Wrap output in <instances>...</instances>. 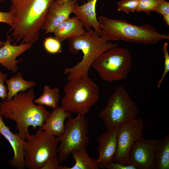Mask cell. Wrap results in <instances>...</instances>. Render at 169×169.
Wrapping results in <instances>:
<instances>
[{
    "instance_id": "23",
    "label": "cell",
    "mask_w": 169,
    "mask_h": 169,
    "mask_svg": "<svg viewBox=\"0 0 169 169\" xmlns=\"http://www.w3.org/2000/svg\"><path fill=\"white\" fill-rule=\"evenodd\" d=\"M43 46L46 51L50 54H54L61 52V42L55 37L51 36L45 38Z\"/></svg>"
},
{
    "instance_id": "7",
    "label": "cell",
    "mask_w": 169,
    "mask_h": 169,
    "mask_svg": "<svg viewBox=\"0 0 169 169\" xmlns=\"http://www.w3.org/2000/svg\"><path fill=\"white\" fill-rule=\"evenodd\" d=\"M60 138L39 128L36 133L24 141V156L26 167L42 169L48 161L58 158L57 146Z\"/></svg>"
},
{
    "instance_id": "28",
    "label": "cell",
    "mask_w": 169,
    "mask_h": 169,
    "mask_svg": "<svg viewBox=\"0 0 169 169\" xmlns=\"http://www.w3.org/2000/svg\"><path fill=\"white\" fill-rule=\"evenodd\" d=\"M154 11L163 16L169 15V2L165 0H161Z\"/></svg>"
},
{
    "instance_id": "3",
    "label": "cell",
    "mask_w": 169,
    "mask_h": 169,
    "mask_svg": "<svg viewBox=\"0 0 169 169\" xmlns=\"http://www.w3.org/2000/svg\"><path fill=\"white\" fill-rule=\"evenodd\" d=\"M98 19L102 30L101 37L109 41H123L151 45L169 39L168 35L160 33L149 24L136 25L121 19L102 16H99Z\"/></svg>"
},
{
    "instance_id": "17",
    "label": "cell",
    "mask_w": 169,
    "mask_h": 169,
    "mask_svg": "<svg viewBox=\"0 0 169 169\" xmlns=\"http://www.w3.org/2000/svg\"><path fill=\"white\" fill-rule=\"evenodd\" d=\"M71 117V113L65 111L61 106H58L54 109L49 116L40 128L43 131L60 138L64 131L65 120Z\"/></svg>"
},
{
    "instance_id": "32",
    "label": "cell",
    "mask_w": 169,
    "mask_h": 169,
    "mask_svg": "<svg viewBox=\"0 0 169 169\" xmlns=\"http://www.w3.org/2000/svg\"><path fill=\"white\" fill-rule=\"evenodd\" d=\"M163 16V19L166 25L169 26V15H164Z\"/></svg>"
},
{
    "instance_id": "34",
    "label": "cell",
    "mask_w": 169,
    "mask_h": 169,
    "mask_svg": "<svg viewBox=\"0 0 169 169\" xmlns=\"http://www.w3.org/2000/svg\"><path fill=\"white\" fill-rule=\"evenodd\" d=\"M4 43L5 41H0V48L4 45Z\"/></svg>"
},
{
    "instance_id": "19",
    "label": "cell",
    "mask_w": 169,
    "mask_h": 169,
    "mask_svg": "<svg viewBox=\"0 0 169 169\" xmlns=\"http://www.w3.org/2000/svg\"><path fill=\"white\" fill-rule=\"evenodd\" d=\"M8 90L7 99H10L18 93L25 92L28 90L33 88L36 83L33 81H27L24 79L21 72H18L5 81Z\"/></svg>"
},
{
    "instance_id": "29",
    "label": "cell",
    "mask_w": 169,
    "mask_h": 169,
    "mask_svg": "<svg viewBox=\"0 0 169 169\" xmlns=\"http://www.w3.org/2000/svg\"><path fill=\"white\" fill-rule=\"evenodd\" d=\"M14 18L10 12H4L0 11V22L8 24L11 28L13 23Z\"/></svg>"
},
{
    "instance_id": "18",
    "label": "cell",
    "mask_w": 169,
    "mask_h": 169,
    "mask_svg": "<svg viewBox=\"0 0 169 169\" xmlns=\"http://www.w3.org/2000/svg\"><path fill=\"white\" fill-rule=\"evenodd\" d=\"M86 30L78 18L69 17L61 23L53 33L54 37L60 42L83 35Z\"/></svg>"
},
{
    "instance_id": "12",
    "label": "cell",
    "mask_w": 169,
    "mask_h": 169,
    "mask_svg": "<svg viewBox=\"0 0 169 169\" xmlns=\"http://www.w3.org/2000/svg\"><path fill=\"white\" fill-rule=\"evenodd\" d=\"M119 127L106 130L97 139L98 144L97 150L99 155L96 162L99 168H106L110 163L114 161L117 148V137Z\"/></svg>"
},
{
    "instance_id": "14",
    "label": "cell",
    "mask_w": 169,
    "mask_h": 169,
    "mask_svg": "<svg viewBox=\"0 0 169 169\" xmlns=\"http://www.w3.org/2000/svg\"><path fill=\"white\" fill-rule=\"evenodd\" d=\"M77 0H68L61 3L55 1L50 7L47 16L44 29L45 33H53L62 23L73 13Z\"/></svg>"
},
{
    "instance_id": "22",
    "label": "cell",
    "mask_w": 169,
    "mask_h": 169,
    "mask_svg": "<svg viewBox=\"0 0 169 169\" xmlns=\"http://www.w3.org/2000/svg\"><path fill=\"white\" fill-rule=\"evenodd\" d=\"M59 100V90L58 88L51 89L47 85L44 88L42 94L38 98L34 100V102L38 105H46L54 109L57 107Z\"/></svg>"
},
{
    "instance_id": "1",
    "label": "cell",
    "mask_w": 169,
    "mask_h": 169,
    "mask_svg": "<svg viewBox=\"0 0 169 169\" xmlns=\"http://www.w3.org/2000/svg\"><path fill=\"white\" fill-rule=\"evenodd\" d=\"M11 2L9 12L13 23L8 33H11L14 45L33 43L39 39L43 30L49 8L55 0H1Z\"/></svg>"
},
{
    "instance_id": "24",
    "label": "cell",
    "mask_w": 169,
    "mask_h": 169,
    "mask_svg": "<svg viewBox=\"0 0 169 169\" xmlns=\"http://www.w3.org/2000/svg\"><path fill=\"white\" fill-rule=\"evenodd\" d=\"M161 0H138V5L136 12H144L150 14L151 12L155 11Z\"/></svg>"
},
{
    "instance_id": "25",
    "label": "cell",
    "mask_w": 169,
    "mask_h": 169,
    "mask_svg": "<svg viewBox=\"0 0 169 169\" xmlns=\"http://www.w3.org/2000/svg\"><path fill=\"white\" fill-rule=\"evenodd\" d=\"M138 0H120L117 3V10L126 13L136 12Z\"/></svg>"
},
{
    "instance_id": "33",
    "label": "cell",
    "mask_w": 169,
    "mask_h": 169,
    "mask_svg": "<svg viewBox=\"0 0 169 169\" xmlns=\"http://www.w3.org/2000/svg\"><path fill=\"white\" fill-rule=\"evenodd\" d=\"M68 0H55V2L58 3H61L63 2H64ZM83 1H85L87 0H82Z\"/></svg>"
},
{
    "instance_id": "5",
    "label": "cell",
    "mask_w": 169,
    "mask_h": 169,
    "mask_svg": "<svg viewBox=\"0 0 169 169\" xmlns=\"http://www.w3.org/2000/svg\"><path fill=\"white\" fill-rule=\"evenodd\" d=\"M64 92L61 106L66 111L82 115L89 112L100 97L98 86L88 75L68 81Z\"/></svg>"
},
{
    "instance_id": "26",
    "label": "cell",
    "mask_w": 169,
    "mask_h": 169,
    "mask_svg": "<svg viewBox=\"0 0 169 169\" xmlns=\"http://www.w3.org/2000/svg\"><path fill=\"white\" fill-rule=\"evenodd\" d=\"M168 43L166 42L164 43L163 46L162 51L164 59V68L163 74L158 82L157 86L158 88H160L166 75L169 71V54L168 50Z\"/></svg>"
},
{
    "instance_id": "15",
    "label": "cell",
    "mask_w": 169,
    "mask_h": 169,
    "mask_svg": "<svg viewBox=\"0 0 169 169\" xmlns=\"http://www.w3.org/2000/svg\"><path fill=\"white\" fill-rule=\"evenodd\" d=\"M0 133L9 143L13 151L12 158L8 163L13 167L17 169L26 168L24 156L23 144L24 140L16 133H12L4 122L0 114Z\"/></svg>"
},
{
    "instance_id": "8",
    "label": "cell",
    "mask_w": 169,
    "mask_h": 169,
    "mask_svg": "<svg viewBox=\"0 0 169 169\" xmlns=\"http://www.w3.org/2000/svg\"><path fill=\"white\" fill-rule=\"evenodd\" d=\"M132 64V56L129 50L117 46L101 54L91 66L102 79L111 82L125 79L131 72Z\"/></svg>"
},
{
    "instance_id": "4",
    "label": "cell",
    "mask_w": 169,
    "mask_h": 169,
    "mask_svg": "<svg viewBox=\"0 0 169 169\" xmlns=\"http://www.w3.org/2000/svg\"><path fill=\"white\" fill-rule=\"evenodd\" d=\"M69 50L74 54L81 51L83 53L82 60L74 66L65 68L63 74L67 75L68 81L81 76L88 75L90 67L95 60L108 49L117 46L105 39L94 30H86L83 35L67 40Z\"/></svg>"
},
{
    "instance_id": "20",
    "label": "cell",
    "mask_w": 169,
    "mask_h": 169,
    "mask_svg": "<svg viewBox=\"0 0 169 169\" xmlns=\"http://www.w3.org/2000/svg\"><path fill=\"white\" fill-rule=\"evenodd\" d=\"M156 169H169V135L158 140L154 151Z\"/></svg>"
},
{
    "instance_id": "27",
    "label": "cell",
    "mask_w": 169,
    "mask_h": 169,
    "mask_svg": "<svg viewBox=\"0 0 169 169\" xmlns=\"http://www.w3.org/2000/svg\"><path fill=\"white\" fill-rule=\"evenodd\" d=\"M8 75L0 71V98L3 100L8 96V90L5 83L7 79Z\"/></svg>"
},
{
    "instance_id": "11",
    "label": "cell",
    "mask_w": 169,
    "mask_h": 169,
    "mask_svg": "<svg viewBox=\"0 0 169 169\" xmlns=\"http://www.w3.org/2000/svg\"><path fill=\"white\" fill-rule=\"evenodd\" d=\"M158 140L142 137L136 140L130 151L128 164L134 165L137 169H156L154 151Z\"/></svg>"
},
{
    "instance_id": "9",
    "label": "cell",
    "mask_w": 169,
    "mask_h": 169,
    "mask_svg": "<svg viewBox=\"0 0 169 169\" xmlns=\"http://www.w3.org/2000/svg\"><path fill=\"white\" fill-rule=\"evenodd\" d=\"M89 126L85 115L78 114L74 118H69L65 123V130L60 137L58 148L59 163L65 161L74 150L87 148L90 144L88 136Z\"/></svg>"
},
{
    "instance_id": "31",
    "label": "cell",
    "mask_w": 169,
    "mask_h": 169,
    "mask_svg": "<svg viewBox=\"0 0 169 169\" xmlns=\"http://www.w3.org/2000/svg\"><path fill=\"white\" fill-rule=\"evenodd\" d=\"M58 159L49 161L44 165L42 169H64L65 166L60 165Z\"/></svg>"
},
{
    "instance_id": "21",
    "label": "cell",
    "mask_w": 169,
    "mask_h": 169,
    "mask_svg": "<svg viewBox=\"0 0 169 169\" xmlns=\"http://www.w3.org/2000/svg\"><path fill=\"white\" fill-rule=\"evenodd\" d=\"M86 149L76 150L71 152L73 158L75 161L72 167L65 166L64 169H98L96 160L90 157Z\"/></svg>"
},
{
    "instance_id": "13",
    "label": "cell",
    "mask_w": 169,
    "mask_h": 169,
    "mask_svg": "<svg viewBox=\"0 0 169 169\" xmlns=\"http://www.w3.org/2000/svg\"><path fill=\"white\" fill-rule=\"evenodd\" d=\"M12 38L7 35L4 45L0 48V64L13 73L18 71V63L23 59H17L19 56L30 49L32 43L20 44L16 45L11 44Z\"/></svg>"
},
{
    "instance_id": "16",
    "label": "cell",
    "mask_w": 169,
    "mask_h": 169,
    "mask_svg": "<svg viewBox=\"0 0 169 169\" xmlns=\"http://www.w3.org/2000/svg\"><path fill=\"white\" fill-rule=\"evenodd\" d=\"M98 0H88L83 4L79 5L78 3L74 7L73 13L82 23L86 30H94L102 36V30L96 17L95 11Z\"/></svg>"
},
{
    "instance_id": "2",
    "label": "cell",
    "mask_w": 169,
    "mask_h": 169,
    "mask_svg": "<svg viewBox=\"0 0 169 169\" xmlns=\"http://www.w3.org/2000/svg\"><path fill=\"white\" fill-rule=\"evenodd\" d=\"M33 88L28 91L18 93L10 99H5L0 103V114L5 119L15 122L18 134L23 140L30 134L28 128H41L50 115L44 105H36Z\"/></svg>"
},
{
    "instance_id": "30",
    "label": "cell",
    "mask_w": 169,
    "mask_h": 169,
    "mask_svg": "<svg viewBox=\"0 0 169 169\" xmlns=\"http://www.w3.org/2000/svg\"><path fill=\"white\" fill-rule=\"evenodd\" d=\"M106 168L108 169H137L136 167L133 165H124L114 161L110 163Z\"/></svg>"
},
{
    "instance_id": "6",
    "label": "cell",
    "mask_w": 169,
    "mask_h": 169,
    "mask_svg": "<svg viewBox=\"0 0 169 169\" xmlns=\"http://www.w3.org/2000/svg\"><path fill=\"white\" fill-rule=\"evenodd\" d=\"M138 113L136 102L125 88L120 86L116 87L98 117L102 120L106 130H109L136 119Z\"/></svg>"
},
{
    "instance_id": "10",
    "label": "cell",
    "mask_w": 169,
    "mask_h": 169,
    "mask_svg": "<svg viewBox=\"0 0 169 169\" xmlns=\"http://www.w3.org/2000/svg\"><path fill=\"white\" fill-rule=\"evenodd\" d=\"M143 128V121L140 118L134 119L119 127L117 148L114 162L128 164L130 151L134 142L142 137Z\"/></svg>"
}]
</instances>
